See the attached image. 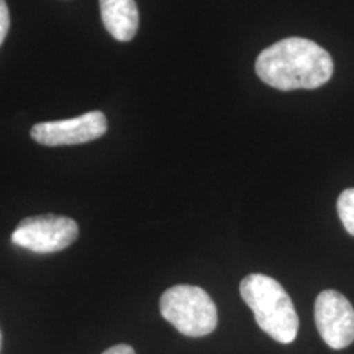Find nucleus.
I'll return each mask as SVG.
<instances>
[{"label": "nucleus", "mask_w": 354, "mask_h": 354, "mask_svg": "<svg viewBox=\"0 0 354 354\" xmlns=\"http://www.w3.org/2000/svg\"><path fill=\"white\" fill-rule=\"evenodd\" d=\"M256 74L277 91L318 88L333 74L330 53L310 39L292 37L266 48L256 59Z\"/></svg>", "instance_id": "1"}, {"label": "nucleus", "mask_w": 354, "mask_h": 354, "mask_svg": "<svg viewBox=\"0 0 354 354\" xmlns=\"http://www.w3.org/2000/svg\"><path fill=\"white\" fill-rule=\"evenodd\" d=\"M240 294L253 310L256 323L272 339L289 344L297 338L299 317L294 302L276 279L250 274L241 281Z\"/></svg>", "instance_id": "2"}, {"label": "nucleus", "mask_w": 354, "mask_h": 354, "mask_svg": "<svg viewBox=\"0 0 354 354\" xmlns=\"http://www.w3.org/2000/svg\"><path fill=\"white\" fill-rule=\"evenodd\" d=\"M159 308L165 320L190 338L210 335L218 323L215 302L197 286L171 287L162 294Z\"/></svg>", "instance_id": "3"}, {"label": "nucleus", "mask_w": 354, "mask_h": 354, "mask_svg": "<svg viewBox=\"0 0 354 354\" xmlns=\"http://www.w3.org/2000/svg\"><path fill=\"white\" fill-rule=\"evenodd\" d=\"M79 236V227L73 218L59 215H38L21 220L12 233L13 245L33 253L48 254L63 251Z\"/></svg>", "instance_id": "4"}, {"label": "nucleus", "mask_w": 354, "mask_h": 354, "mask_svg": "<svg viewBox=\"0 0 354 354\" xmlns=\"http://www.w3.org/2000/svg\"><path fill=\"white\" fill-rule=\"evenodd\" d=\"M315 323L322 339L333 349L354 342V308L343 294L323 290L315 300Z\"/></svg>", "instance_id": "5"}, {"label": "nucleus", "mask_w": 354, "mask_h": 354, "mask_svg": "<svg viewBox=\"0 0 354 354\" xmlns=\"http://www.w3.org/2000/svg\"><path fill=\"white\" fill-rule=\"evenodd\" d=\"M107 127L104 113L87 112L69 120L37 123L32 128V138L44 146L81 145L104 136Z\"/></svg>", "instance_id": "6"}, {"label": "nucleus", "mask_w": 354, "mask_h": 354, "mask_svg": "<svg viewBox=\"0 0 354 354\" xmlns=\"http://www.w3.org/2000/svg\"><path fill=\"white\" fill-rule=\"evenodd\" d=\"M105 30L118 41L135 38L140 25V13L135 0H99Z\"/></svg>", "instance_id": "7"}, {"label": "nucleus", "mask_w": 354, "mask_h": 354, "mask_svg": "<svg viewBox=\"0 0 354 354\" xmlns=\"http://www.w3.org/2000/svg\"><path fill=\"white\" fill-rule=\"evenodd\" d=\"M338 215L346 232L354 236V189L343 190L338 197Z\"/></svg>", "instance_id": "8"}, {"label": "nucleus", "mask_w": 354, "mask_h": 354, "mask_svg": "<svg viewBox=\"0 0 354 354\" xmlns=\"http://www.w3.org/2000/svg\"><path fill=\"white\" fill-rule=\"evenodd\" d=\"M8 28H10V13H8L6 0H0V46L7 37Z\"/></svg>", "instance_id": "9"}, {"label": "nucleus", "mask_w": 354, "mask_h": 354, "mask_svg": "<svg viewBox=\"0 0 354 354\" xmlns=\"http://www.w3.org/2000/svg\"><path fill=\"white\" fill-rule=\"evenodd\" d=\"M102 354H136L135 349L128 344H117V346L109 348L107 351H104Z\"/></svg>", "instance_id": "10"}, {"label": "nucleus", "mask_w": 354, "mask_h": 354, "mask_svg": "<svg viewBox=\"0 0 354 354\" xmlns=\"http://www.w3.org/2000/svg\"><path fill=\"white\" fill-rule=\"evenodd\" d=\"M0 344H2V335H0Z\"/></svg>", "instance_id": "11"}]
</instances>
